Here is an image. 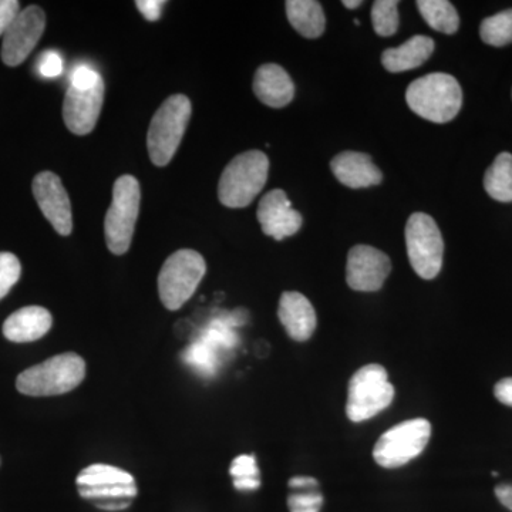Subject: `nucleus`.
Segmentation results:
<instances>
[{
	"instance_id": "13",
	"label": "nucleus",
	"mask_w": 512,
	"mask_h": 512,
	"mask_svg": "<svg viewBox=\"0 0 512 512\" xmlns=\"http://www.w3.org/2000/svg\"><path fill=\"white\" fill-rule=\"evenodd\" d=\"M32 190L40 210L56 229L57 234L63 237L72 234V205L62 180L56 174L45 171L36 175Z\"/></svg>"
},
{
	"instance_id": "31",
	"label": "nucleus",
	"mask_w": 512,
	"mask_h": 512,
	"mask_svg": "<svg viewBox=\"0 0 512 512\" xmlns=\"http://www.w3.org/2000/svg\"><path fill=\"white\" fill-rule=\"evenodd\" d=\"M20 12V3L16 0H0V36L12 25L13 20Z\"/></svg>"
},
{
	"instance_id": "20",
	"label": "nucleus",
	"mask_w": 512,
	"mask_h": 512,
	"mask_svg": "<svg viewBox=\"0 0 512 512\" xmlns=\"http://www.w3.org/2000/svg\"><path fill=\"white\" fill-rule=\"evenodd\" d=\"M434 52V40L429 36H414L402 46L384 50L382 63L390 73L417 69L427 62Z\"/></svg>"
},
{
	"instance_id": "17",
	"label": "nucleus",
	"mask_w": 512,
	"mask_h": 512,
	"mask_svg": "<svg viewBox=\"0 0 512 512\" xmlns=\"http://www.w3.org/2000/svg\"><path fill=\"white\" fill-rule=\"evenodd\" d=\"M330 170L340 183L353 190L373 187L383 180L382 171L373 163L372 157L356 151L338 154L330 163Z\"/></svg>"
},
{
	"instance_id": "35",
	"label": "nucleus",
	"mask_w": 512,
	"mask_h": 512,
	"mask_svg": "<svg viewBox=\"0 0 512 512\" xmlns=\"http://www.w3.org/2000/svg\"><path fill=\"white\" fill-rule=\"evenodd\" d=\"M319 483L312 477H293L289 480V487L306 490V488L318 487Z\"/></svg>"
},
{
	"instance_id": "4",
	"label": "nucleus",
	"mask_w": 512,
	"mask_h": 512,
	"mask_svg": "<svg viewBox=\"0 0 512 512\" xmlns=\"http://www.w3.org/2000/svg\"><path fill=\"white\" fill-rule=\"evenodd\" d=\"M269 160L262 151L239 154L225 167L218 197L225 207L245 208L258 197L268 180Z\"/></svg>"
},
{
	"instance_id": "27",
	"label": "nucleus",
	"mask_w": 512,
	"mask_h": 512,
	"mask_svg": "<svg viewBox=\"0 0 512 512\" xmlns=\"http://www.w3.org/2000/svg\"><path fill=\"white\" fill-rule=\"evenodd\" d=\"M22 265L19 259L10 252H0V301L19 281Z\"/></svg>"
},
{
	"instance_id": "22",
	"label": "nucleus",
	"mask_w": 512,
	"mask_h": 512,
	"mask_svg": "<svg viewBox=\"0 0 512 512\" xmlns=\"http://www.w3.org/2000/svg\"><path fill=\"white\" fill-rule=\"evenodd\" d=\"M484 188L495 201H512V154H498L485 173Z\"/></svg>"
},
{
	"instance_id": "19",
	"label": "nucleus",
	"mask_w": 512,
	"mask_h": 512,
	"mask_svg": "<svg viewBox=\"0 0 512 512\" xmlns=\"http://www.w3.org/2000/svg\"><path fill=\"white\" fill-rule=\"evenodd\" d=\"M52 315L42 306H26L3 323V335L10 342L29 343L39 340L52 328Z\"/></svg>"
},
{
	"instance_id": "21",
	"label": "nucleus",
	"mask_w": 512,
	"mask_h": 512,
	"mask_svg": "<svg viewBox=\"0 0 512 512\" xmlns=\"http://www.w3.org/2000/svg\"><path fill=\"white\" fill-rule=\"evenodd\" d=\"M286 15L296 32L308 39L322 36L326 28L322 5L315 0H288Z\"/></svg>"
},
{
	"instance_id": "11",
	"label": "nucleus",
	"mask_w": 512,
	"mask_h": 512,
	"mask_svg": "<svg viewBox=\"0 0 512 512\" xmlns=\"http://www.w3.org/2000/svg\"><path fill=\"white\" fill-rule=\"evenodd\" d=\"M46 28L45 12L39 6L20 10L12 25L3 35L2 60L6 66L16 67L28 59Z\"/></svg>"
},
{
	"instance_id": "6",
	"label": "nucleus",
	"mask_w": 512,
	"mask_h": 512,
	"mask_svg": "<svg viewBox=\"0 0 512 512\" xmlns=\"http://www.w3.org/2000/svg\"><path fill=\"white\" fill-rule=\"evenodd\" d=\"M207 272L204 256L180 249L168 256L158 275V295L168 311H178L197 291Z\"/></svg>"
},
{
	"instance_id": "16",
	"label": "nucleus",
	"mask_w": 512,
	"mask_h": 512,
	"mask_svg": "<svg viewBox=\"0 0 512 512\" xmlns=\"http://www.w3.org/2000/svg\"><path fill=\"white\" fill-rule=\"evenodd\" d=\"M278 316L288 335L296 342L311 339L318 325L312 303L299 292L282 293Z\"/></svg>"
},
{
	"instance_id": "36",
	"label": "nucleus",
	"mask_w": 512,
	"mask_h": 512,
	"mask_svg": "<svg viewBox=\"0 0 512 512\" xmlns=\"http://www.w3.org/2000/svg\"><path fill=\"white\" fill-rule=\"evenodd\" d=\"M362 5V0H343V6H346L348 9H356Z\"/></svg>"
},
{
	"instance_id": "24",
	"label": "nucleus",
	"mask_w": 512,
	"mask_h": 512,
	"mask_svg": "<svg viewBox=\"0 0 512 512\" xmlns=\"http://www.w3.org/2000/svg\"><path fill=\"white\" fill-rule=\"evenodd\" d=\"M480 36L484 43L503 47L512 43V9L484 19L480 26Z\"/></svg>"
},
{
	"instance_id": "25",
	"label": "nucleus",
	"mask_w": 512,
	"mask_h": 512,
	"mask_svg": "<svg viewBox=\"0 0 512 512\" xmlns=\"http://www.w3.org/2000/svg\"><path fill=\"white\" fill-rule=\"evenodd\" d=\"M399 2L396 0H377L373 3L372 20L373 28L379 36L389 37L399 29Z\"/></svg>"
},
{
	"instance_id": "15",
	"label": "nucleus",
	"mask_w": 512,
	"mask_h": 512,
	"mask_svg": "<svg viewBox=\"0 0 512 512\" xmlns=\"http://www.w3.org/2000/svg\"><path fill=\"white\" fill-rule=\"evenodd\" d=\"M258 221L268 237L282 241L292 237L302 227V215L293 210L284 190L269 191L258 207Z\"/></svg>"
},
{
	"instance_id": "1",
	"label": "nucleus",
	"mask_w": 512,
	"mask_h": 512,
	"mask_svg": "<svg viewBox=\"0 0 512 512\" xmlns=\"http://www.w3.org/2000/svg\"><path fill=\"white\" fill-rule=\"evenodd\" d=\"M410 109L433 123H448L463 104L460 84L447 73H431L410 84L406 93Z\"/></svg>"
},
{
	"instance_id": "30",
	"label": "nucleus",
	"mask_w": 512,
	"mask_h": 512,
	"mask_svg": "<svg viewBox=\"0 0 512 512\" xmlns=\"http://www.w3.org/2000/svg\"><path fill=\"white\" fill-rule=\"evenodd\" d=\"M101 76L96 70L89 66H79L74 69L72 74V84L70 86L76 87L80 90H89L101 82Z\"/></svg>"
},
{
	"instance_id": "8",
	"label": "nucleus",
	"mask_w": 512,
	"mask_h": 512,
	"mask_svg": "<svg viewBox=\"0 0 512 512\" xmlns=\"http://www.w3.org/2000/svg\"><path fill=\"white\" fill-rule=\"evenodd\" d=\"M393 399L394 387L387 370L380 365H367L350 379L346 414L353 423H362L386 410Z\"/></svg>"
},
{
	"instance_id": "23",
	"label": "nucleus",
	"mask_w": 512,
	"mask_h": 512,
	"mask_svg": "<svg viewBox=\"0 0 512 512\" xmlns=\"http://www.w3.org/2000/svg\"><path fill=\"white\" fill-rule=\"evenodd\" d=\"M421 16L437 32L453 35L460 26V18L453 3L447 0H419L417 2Z\"/></svg>"
},
{
	"instance_id": "18",
	"label": "nucleus",
	"mask_w": 512,
	"mask_h": 512,
	"mask_svg": "<svg viewBox=\"0 0 512 512\" xmlns=\"http://www.w3.org/2000/svg\"><path fill=\"white\" fill-rule=\"evenodd\" d=\"M254 92L266 106L281 109L293 100L295 84L284 67L269 63L256 70Z\"/></svg>"
},
{
	"instance_id": "3",
	"label": "nucleus",
	"mask_w": 512,
	"mask_h": 512,
	"mask_svg": "<svg viewBox=\"0 0 512 512\" xmlns=\"http://www.w3.org/2000/svg\"><path fill=\"white\" fill-rule=\"evenodd\" d=\"M76 485L84 500L106 511L126 510L138 493L134 477L109 464L84 468L76 478Z\"/></svg>"
},
{
	"instance_id": "7",
	"label": "nucleus",
	"mask_w": 512,
	"mask_h": 512,
	"mask_svg": "<svg viewBox=\"0 0 512 512\" xmlns=\"http://www.w3.org/2000/svg\"><path fill=\"white\" fill-rule=\"evenodd\" d=\"M140 184L133 175H121L113 187V201L104 221L107 247L114 255L126 254L140 211Z\"/></svg>"
},
{
	"instance_id": "32",
	"label": "nucleus",
	"mask_w": 512,
	"mask_h": 512,
	"mask_svg": "<svg viewBox=\"0 0 512 512\" xmlns=\"http://www.w3.org/2000/svg\"><path fill=\"white\" fill-rule=\"evenodd\" d=\"M164 5L165 2H161V0H138L136 2L138 10L150 22H156V20L160 19L161 10H163Z\"/></svg>"
},
{
	"instance_id": "33",
	"label": "nucleus",
	"mask_w": 512,
	"mask_h": 512,
	"mask_svg": "<svg viewBox=\"0 0 512 512\" xmlns=\"http://www.w3.org/2000/svg\"><path fill=\"white\" fill-rule=\"evenodd\" d=\"M494 396L504 406L512 407V377H507L495 384Z\"/></svg>"
},
{
	"instance_id": "5",
	"label": "nucleus",
	"mask_w": 512,
	"mask_h": 512,
	"mask_svg": "<svg viewBox=\"0 0 512 512\" xmlns=\"http://www.w3.org/2000/svg\"><path fill=\"white\" fill-rule=\"evenodd\" d=\"M191 101L184 94L168 97L154 114L148 128L147 147L151 161L164 167L173 160L191 119Z\"/></svg>"
},
{
	"instance_id": "29",
	"label": "nucleus",
	"mask_w": 512,
	"mask_h": 512,
	"mask_svg": "<svg viewBox=\"0 0 512 512\" xmlns=\"http://www.w3.org/2000/svg\"><path fill=\"white\" fill-rule=\"evenodd\" d=\"M37 70L46 79L59 77L63 72L62 57H60L59 53L53 52V50L43 53L39 60H37Z\"/></svg>"
},
{
	"instance_id": "14",
	"label": "nucleus",
	"mask_w": 512,
	"mask_h": 512,
	"mask_svg": "<svg viewBox=\"0 0 512 512\" xmlns=\"http://www.w3.org/2000/svg\"><path fill=\"white\" fill-rule=\"evenodd\" d=\"M103 100V80L89 90L70 86L63 103V119L66 127L77 136L92 133L99 120Z\"/></svg>"
},
{
	"instance_id": "34",
	"label": "nucleus",
	"mask_w": 512,
	"mask_h": 512,
	"mask_svg": "<svg viewBox=\"0 0 512 512\" xmlns=\"http://www.w3.org/2000/svg\"><path fill=\"white\" fill-rule=\"evenodd\" d=\"M498 501L512 511V483L500 484L495 487Z\"/></svg>"
},
{
	"instance_id": "2",
	"label": "nucleus",
	"mask_w": 512,
	"mask_h": 512,
	"mask_svg": "<svg viewBox=\"0 0 512 512\" xmlns=\"http://www.w3.org/2000/svg\"><path fill=\"white\" fill-rule=\"evenodd\" d=\"M86 376V363L76 353L50 357L20 373L16 389L25 396L49 397L72 392Z\"/></svg>"
},
{
	"instance_id": "9",
	"label": "nucleus",
	"mask_w": 512,
	"mask_h": 512,
	"mask_svg": "<svg viewBox=\"0 0 512 512\" xmlns=\"http://www.w3.org/2000/svg\"><path fill=\"white\" fill-rule=\"evenodd\" d=\"M431 424L426 419L403 421L377 440L373 458L380 467L399 468L419 457L429 444Z\"/></svg>"
},
{
	"instance_id": "12",
	"label": "nucleus",
	"mask_w": 512,
	"mask_h": 512,
	"mask_svg": "<svg viewBox=\"0 0 512 512\" xmlns=\"http://www.w3.org/2000/svg\"><path fill=\"white\" fill-rule=\"evenodd\" d=\"M392 271L389 256L370 245L350 249L346 264V281L353 291L376 292Z\"/></svg>"
},
{
	"instance_id": "26",
	"label": "nucleus",
	"mask_w": 512,
	"mask_h": 512,
	"mask_svg": "<svg viewBox=\"0 0 512 512\" xmlns=\"http://www.w3.org/2000/svg\"><path fill=\"white\" fill-rule=\"evenodd\" d=\"M231 477L234 478L235 488L239 491H252L259 488L261 478H259V470L256 467L254 456H239L232 461L229 468Z\"/></svg>"
},
{
	"instance_id": "28",
	"label": "nucleus",
	"mask_w": 512,
	"mask_h": 512,
	"mask_svg": "<svg viewBox=\"0 0 512 512\" xmlns=\"http://www.w3.org/2000/svg\"><path fill=\"white\" fill-rule=\"evenodd\" d=\"M322 504V494L316 491L291 494L288 498V507L291 512H319Z\"/></svg>"
},
{
	"instance_id": "10",
	"label": "nucleus",
	"mask_w": 512,
	"mask_h": 512,
	"mask_svg": "<svg viewBox=\"0 0 512 512\" xmlns=\"http://www.w3.org/2000/svg\"><path fill=\"white\" fill-rule=\"evenodd\" d=\"M407 255L420 278L434 279L443 266L444 241L430 215L416 212L406 225Z\"/></svg>"
}]
</instances>
